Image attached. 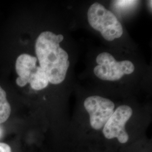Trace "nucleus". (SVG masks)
I'll use <instances>...</instances> for the list:
<instances>
[{
  "instance_id": "7",
  "label": "nucleus",
  "mask_w": 152,
  "mask_h": 152,
  "mask_svg": "<svg viewBox=\"0 0 152 152\" xmlns=\"http://www.w3.org/2000/svg\"><path fill=\"white\" fill-rule=\"evenodd\" d=\"M28 83L34 90H41L48 86L49 85V78L45 71L37 66L36 69L31 76Z\"/></svg>"
},
{
  "instance_id": "3",
  "label": "nucleus",
  "mask_w": 152,
  "mask_h": 152,
  "mask_svg": "<svg viewBox=\"0 0 152 152\" xmlns=\"http://www.w3.org/2000/svg\"><path fill=\"white\" fill-rule=\"evenodd\" d=\"M96 61L98 65L94 68V73L104 81H118L125 75H130L135 70L134 65L130 61H117L112 55L106 52L99 55Z\"/></svg>"
},
{
  "instance_id": "9",
  "label": "nucleus",
  "mask_w": 152,
  "mask_h": 152,
  "mask_svg": "<svg viewBox=\"0 0 152 152\" xmlns=\"http://www.w3.org/2000/svg\"><path fill=\"white\" fill-rule=\"evenodd\" d=\"M0 152H12L11 147L5 142H0Z\"/></svg>"
},
{
  "instance_id": "1",
  "label": "nucleus",
  "mask_w": 152,
  "mask_h": 152,
  "mask_svg": "<svg viewBox=\"0 0 152 152\" xmlns=\"http://www.w3.org/2000/svg\"><path fill=\"white\" fill-rule=\"evenodd\" d=\"M62 34L46 31L36 39L35 50L39 66L45 71L50 83L58 85L64 80L69 66V56L59 45L63 40Z\"/></svg>"
},
{
  "instance_id": "8",
  "label": "nucleus",
  "mask_w": 152,
  "mask_h": 152,
  "mask_svg": "<svg viewBox=\"0 0 152 152\" xmlns=\"http://www.w3.org/2000/svg\"><path fill=\"white\" fill-rule=\"evenodd\" d=\"M11 111V106L7 101L6 93L0 86V124L9 119Z\"/></svg>"
},
{
  "instance_id": "4",
  "label": "nucleus",
  "mask_w": 152,
  "mask_h": 152,
  "mask_svg": "<svg viewBox=\"0 0 152 152\" xmlns=\"http://www.w3.org/2000/svg\"><path fill=\"white\" fill-rule=\"evenodd\" d=\"M84 107L90 115V125L96 130L103 128L114 112L113 102L99 96L86 98L84 102Z\"/></svg>"
},
{
  "instance_id": "5",
  "label": "nucleus",
  "mask_w": 152,
  "mask_h": 152,
  "mask_svg": "<svg viewBox=\"0 0 152 152\" xmlns=\"http://www.w3.org/2000/svg\"><path fill=\"white\" fill-rule=\"evenodd\" d=\"M132 114V109L128 105H121L114 111L104 126V136L108 139L117 138L120 142L125 144L129 136L125 130V125Z\"/></svg>"
},
{
  "instance_id": "10",
  "label": "nucleus",
  "mask_w": 152,
  "mask_h": 152,
  "mask_svg": "<svg viewBox=\"0 0 152 152\" xmlns=\"http://www.w3.org/2000/svg\"><path fill=\"white\" fill-rule=\"evenodd\" d=\"M1 134H2V130H1V129L0 128V136L1 135Z\"/></svg>"
},
{
  "instance_id": "2",
  "label": "nucleus",
  "mask_w": 152,
  "mask_h": 152,
  "mask_svg": "<svg viewBox=\"0 0 152 152\" xmlns=\"http://www.w3.org/2000/svg\"><path fill=\"white\" fill-rule=\"evenodd\" d=\"M87 18L90 25L108 41L120 38L123 34V28L117 17L99 3L95 2L90 7Z\"/></svg>"
},
{
  "instance_id": "6",
  "label": "nucleus",
  "mask_w": 152,
  "mask_h": 152,
  "mask_svg": "<svg viewBox=\"0 0 152 152\" xmlns=\"http://www.w3.org/2000/svg\"><path fill=\"white\" fill-rule=\"evenodd\" d=\"M37 59L27 54L19 55L16 60L15 69L18 77L16 84L20 87H24L28 83L29 80L36 69Z\"/></svg>"
}]
</instances>
